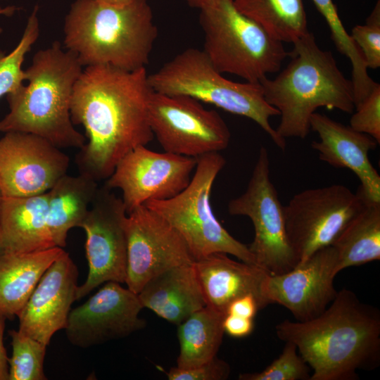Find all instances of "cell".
<instances>
[{
    "label": "cell",
    "instance_id": "14",
    "mask_svg": "<svg viewBox=\"0 0 380 380\" xmlns=\"http://www.w3.org/2000/svg\"><path fill=\"white\" fill-rule=\"evenodd\" d=\"M125 228L127 247L125 284L135 293L160 272L195 261L178 232L145 205L127 214Z\"/></svg>",
    "mask_w": 380,
    "mask_h": 380
},
{
    "label": "cell",
    "instance_id": "16",
    "mask_svg": "<svg viewBox=\"0 0 380 380\" xmlns=\"http://www.w3.org/2000/svg\"><path fill=\"white\" fill-rule=\"evenodd\" d=\"M138 294L108 281L83 304L70 310L65 334L70 343L87 348L122 338L146 327Z\"/></svg>",
    "mask_w": 380,
    "mask_h": 380
},
{
    "label": "cell",
    "instance_id": "33",
    "mask_svg": "<svg viewBox=\"0 0 380 380\" xmlns=\"http://www.w3.org/2000/svg\"><path fill=\"white\" fill-rule=\"evenodd\" d=\"M350 120L354 130L372 137L380 142V84L377 82L369 95L355 108Z\"/></svg>",
    "mask_w": 380,
    "mask_h": 380
},
{
    "label": "cell",
    "instance_id": "29",
    "mask_svg": "<svg viewBox=\"0 0 380 380\" xmlns=\"http://www.w3.org/2000/svg\"><path fill=\"white\" fill-rule=\"evenodd\" d=\"M38 6L29 16L18 44L8 53L0 51V99L20 88L26 81L23 63L39 36Z\"/></svg>",
    "mask_w": 380,
    "mask_h": 380
},
{
    "label": "cell",
    "instance_id": "23",
    "mask_svg": "<svg viewBox=\"0 0 380 380\" xmlns=\"http://www.w3.org/2000/svg\"><path fill=\"white\" fill-rule=\"evenodd\" d=\"M64 251L53 247L0 255V314L9 319L18 317L44 273Z\"/></svg>",
    "mask_w": 380,
    "mask_h": 380
},
{
    "label": "cell",
    "instance_id": "26",
    "mask_svg": "<svg viewBox=\"0 0 380 380\" xmlns=\"http://www.w3.org/2000/svg\"><path fill=\"white\" fill-rule=\"evenodd\" d=\"M225 315L207 306L196 310L178 324L179 368H189L217 356L224 335Z\"/></svg>",
    "mask_w": 380,
    "mask_h": 380
},
{
    "label": "cell",
    "instance_id": "30",
    "mask_svg": "<svg viewBox=\"0 0 380 380\" xmlns=\"http://www.w3.org/2000/svg\"><path fill=\"white\" fill-rule=\"evenodd\" d=\"M12 354L8 357V380H46L45 344L18 330H10Z\"/></svg>",
    "mask_w": 380,
    "mask_h": 380
},
{
    "label": "cell",
    "instance_id": "15",
    "mask_svg": "<svg viewBox=\"0 0 380 380\" xmlns=\"http://www.w3.org/2000/svg\"><path fill=\"white\" fill-rule=\"evenodd\" d=\"M70 158L46 139L20 132L0 139V192L27 197L49 191L67 174Z\"/></svg>",
    "mask_w": 380,
    "mask_h": 380
},
{
    "label": "cell",
    "instance_id": "17",
    "mask_svg": "<svg viewBox=\"0 0 380 380\" xmlns=\"http://www.w3.org/2000/svg\"><path fill=\"white\" fill-rule=\"evenodd\" d=\"M337 256L332 246L322 248L293 270L268 276L265 296L268 304L287 308L296 321L321 315L335 298Z\"/></svg>",
    "mask_w": 380,
    "mask_h": 380
},
{
    "label": "cell",
    "instance_id": "7",
    "mask_svg": "<svg viewBox=\"0 0 380 380\" xmlns=\"http://www.w3.org/2000/svg\"><path fill=\"white\" fill-rule=\"evenodd\" d=\"M200 11L203 51L220 73L260 82L280 70L289 56L283 43L240 13L233 0H220Z\"/></svg>",
    "mask_w": 380,
    "mask_h": 380
},
{
    "label": "cell",
    "instance_id": "21",
    "mask_svg": "<svg viewBox=\"0 0 380 380\" xmlns=\"http://www.w3.org/2000/svg\"><path fill=\"white\" fill-rule=\"evenodd\" d=\"M137 294L143 308L177 325L205 306L194 262L160 272Z\"/></svg>",
    "mask_w": 380,
    "mask_h": 380
},
{
    "label": "cell",
    "instance_id": "12",
    "mask_svg": "<svg viewBox=\"0 0 380 380\" xmlns=\"http://www.w3.org/2000/svg\"><path fill=\"white\" fill-rule=\"evenodd\" d=\"M127 215L121 198L104 185L97 191L80 224L86 234L88 262L86 280L78 286L76 300L108 281L125 283L127 247L125 223Z\"/></svg>",
    "mask_w": 380,
    "mask_h": 380
},
{
    "label": "cell",
    "instance_id": "34",
    "mask_svg": "<svg viewBox=\"0 0 380 380\" xmlns=\"http://www.w3.org/2000/svg\"><path fill=\"white\" fill-rule=\"evenodd\" d=\"M231 372L230 366L217 356L189 368L172 367L167 373L169 380H225Z\"/></svg>",
    "mask_w": 380,
    "mask_h": 380
},
{
    "label": "cell",
    "instance_id": "10",
    "mask_svg": "<svg viewBox=\"0 0 380 380\" xmlns=\"http://www.w3.org/2000/svg\"><path fill=\"white\" fill-rule=\"evenodd\" d=\"M365 203L359 191L355 194L343 184L295 194L283 209L287 238L298 263L331 246Z\"/></svg>",
    "mask_w": 380,
    "mask_h": 380
},
{
    "label": "cell",
    "instance_id": "42",
    "mask_svg": "<svg viewBox=\"0 0 380 380\" xmlns=\"http://www.w3.org/2000/svg\"><path fill=\"white\" fill-rule=\"evenodd\" d=\"M0 1H2V0H0ZM4 1H6V0H4Z\"/></svg>",
    "mask_w": 380,
    "mask_h": 380
},
{
    "label": "cell",
    "instance_id": "9",
    "mask_svg": "<svg viewBox=\"0 0 380 380\" xmlns=\"http://www.w3.org/2000/svg\"><path fill=\"white\" fill-rule=\"evenodd\" d=\"M283 208L270 179L267 151L261 146L245 191L229 202L228 212L251 220L254 239L249 251L271 275L286 273L298 263L287 238Z\"/></svg>",
    "mask_w": 380,
    "mask_h": 380
},
{
    "label": "cell",
    "instance_id": "6",
    "mask_svg": "<svg viewBox=\"0 0 380 380\" xmlns=\"http://www.w3.org/2000/svg\"><path fill=\"white\" fill-rule=\"evenodd\" d=\"M152 89L168 95L186 96L257 123L282 151L286 139L270 122L279 113L265 100L260 82H236L222 76L203 50L189 48L148 75Z\"/></svg>",
    "mask_w": 380,
    "mask_h": 380
},
{
    "label": "cell",
    "instance_id": "32",
    "mask_svg": "<svg viewBox=\"0 0 380 380\" xmlns=\"http://www.w3.org/2000/svg\"><path fill=\"white\" fill-rule=\"evenodd\" d=\"M358 46L367 68L380 67V1L378 0L364 25L353 27L350 34Z\"/></svg>",
    "mask_w": 380,
    "mask_h": 380
},
{
    "label": "cell",
    "instance_id": "35",
    "mask_svg": "<svg viewBox=\"0 0 380 380\" xmlns=\"http://www.w3.org/2000/svg\"><path fill=\"white\" fill-rule=\"evenodd\" d=\"M254 328L253 319L227 314L223 319L224 331L234 338L248 336Z\"/></svg>",
    "mask_w": 380,
    "mask_h": 380
},
{
    "label": "cell",
    "instance_id": "24",
    "mask_svg": "<svg viewBox=\"0 0 380 380\" xmlns=\"http://www.w3.org/2000/svg\"><path fill=\"white\" fill-rule=\"evenodd\" d=\"M98 189L97 181L80 173L66 174L47 191L48 225L56 247H65L69 230L80 227Z\"/></svg>",
    "mask_w": 380,
    "mask_h": 380
},
{
    "label": "cell",
    "instance_id": "18",
    "mask_svg": "<svg viewBox=\"0 0 380 380\" xmlns=\"http://www.w3.org/2000/svg\"><path fill=\"white\" fill-rule=\"evenodd\" d=\"M77 279V267L64 251L44 273L18 315V330L48 346L53 335L66 326Z\"/></svg>",
    "mask_w": 380,
    "mask_h": 380
},
{
    "label": "cell",
    "instance_id": "37",
    "mask_svg": "<svg viewBox=\"0 0 380 380\" xmlns=\"http://www.w3.org/2000/svg\"><path fill=\"white\" fill-rule=\"evenodd\" d=\"M6 317L0 314V380H8V357L4 343Z\"/></svg>",
    "mask_w": 380,
    "mask_h": 380
},
{
    "label": "cell",
    "instance_id": "11",
    "mask_svg": "<svg viewBox=\"0 0 380 380\" xmlns=\"http://www.w3.org/2000/svg\"><path fill=\"white\" fill-rule=\"evenodd\" d=\"M149 125L164 151L197 158L220 152L229 144V129L214 110L186 96L153 91L148 104Z\"/></svg>",
    "mask_w": 380,
    "mask_h": 380
},
{
    "label": "cell",
    "instance_id": "40",
    "mask_svg": "<svg viewBox=\"0 0 380 380\" xmlns=\"http://www.w3.org/2000/svg\"><path fill=\"white\" fill-rule=\"evenodd\" d=\"M106 4L113 5H123L129 3L132 0H100Z\"/></svg>",
    "mask_w": 380,
    "mask_h": 380
},
{
    "label": "cell",
    "instance_id": "31",
    "mask_svg": "<svg viewBox=\"0 0 380 380\" xmlns=\"http://www.w3.org/2000/svg\"><path fill=\"white\" fill-rule=\"evenodd\" d=\"M280 355L260 372L243 373L240 380H310L311 369L296 345L286 341Z\"/></svg>",
    "mask_w": 380,
    "mask_h": 380
},
{
    "label": "cell",
    "instance_id": "5",
    "mask_svg": "<svg viewBox=\"0 0 380 380\" xmlns=\"http://www.w3.org/2000/svg\"><path fill=\"white\" fill-rule=\"evenodd\" d=\"M288 65L274 78L260 80L266 101L278 110L277 134L305 139L310 120L317 108L355 111L352 81L338 68L333 54L322 49L308 32L293 43Z\"/></svg>",
    "mask_w": 380,
    "mask_h": 380
},
{
    "label": "cell",
    "instance_id": "22",
    "mask_svg": "<svg viewBox=\"0 0 380 380\" xmlns=\"http://www.w3.org/2000/svg\"><path fill=\"white\" fill-rule=\"evenodd\" d=\"M47 192L27 197L2 196L0 224L3 253L56 247L47 220Z\"/></svg>",
    "mask_w": 380,
    "mask_h": 380
},
{
    "label": "cell",
    "instance_id": "41",
    "mask_svg": "<svg viewBox=\"0 0 380 380\" xmlns=\"http://www.w3.org/2000/svg\"><path fill=\"white\" fill-rule=\"evenodd\" d=\"M2 195L0 192V208H1V202ZM3 253L2 243H1V224H0V255Z\"/></svg>",
    "mask_w": 380,
    "mask_h": 380
},
{
    "label": "cell",
    "instance_id": "8",
    "mask_svg": "<svg viewBox=\"0 0 380 380\" xmlns=\"http://www.w3.org/2000/svg\"><path fill=\"white\" fill-rule=\"evenodd\" d=\"M196 159L191 179L184 189L171 198L150 201L144 205L178 232L195 260L212 253H224L257 265L248 246L222 227L211 207L212 188L226 163L224 158L220 152H212Z\"/></svg>",
    "mask_w": 380,
    "mask_h": 380
},
{
    "label": "cell",
    "instance_id": "39",
    "mask_svg": "<svg viewBox=\"0 0 380 380\" xmlns=\"http://www.w3.org/2000/svg\"><path fill=\"white\" fill-rule=\"evenodd\" d=\"M19 9L15 6H8L6 7L0 6V15L11 16Z\"/></svg>",
    "mask_w": 380,
    "mask_h": 380
},
{
    "label": "cell",
    "instance_id": "4",
    "mask_svg": "<svg viewBox=\"0 0 380 380\" xmlns=\"http://www.w3.org/2000/svg\"><path fill=\"white\" fill-rule=\"evenodd\" d=\"M82 68L58 41L36 52L25 70L27 84L6 96L9 112L0 132L31 133L60 148H82L86 138L71 120L70 101Z\"/></svg>",
    "mask_w": 380,
    "mask_h": 380
},
{
    "label": "cell",
    "instance_id": "28",
    "mask_svg": "<svg viewBox=\"0 0 380 380\" xmlns=\"http://www.w3.org/2000/svg\"><path fill=\"white\" fill-rule=\"evenodd\" d=\"M324 18L330 30L331 38L337 49L352 65V82L357 89H362L372 82L367 68L358 46L345 29L333 0H312Z\"/></svg>",
    "mask_w": 380,
    "mask_h": 380
},
{
    "label": "cell",
    "instance_id": "20",
    "mask_svg": "<svg viewBox=\"0 0 380 380\" xmlns=\"http://www.w3.org/2000/svg\"><path fill=\"white\" fill-rule=\"evenodd\" d=\"M205 306L226 315L235 299L253 296L259 309L268 304L265 286L270 274L254 264L234 260L224 253H215L194 262Z\"/></svg>",
    "mask_w": 380,
    "mask_h": 380
},
{
    "label": "cell",
    "instance_id": "27",
    "mask_svg": "<svg viewBox=\"0 0 380 380\" xmlns=\"http://www.w3.org/2000/svg\"><path fill=\"white\" fill-rule=\"evenodd\" d=\"M233 4L282 43L293 44L309 32L303 0H233Z\"/></svg>",
    "mask_w": 380,
    "mask_h": 380
},
{
    "label": "cell",
    "instance_id": "13",
    "mask_svg": "<svg viewBox=\"0 0 380 380\" xmlns=\"http://www.w3.org/2000/svg\"><path fill=\"white\" fill-rule=\"evenodd\" d=\"M196 163L195 158L139 146L118 163L104 186L121 191L128 214L148 201L177 195L189 184Z\"/></svg>",
    "mask_w": 380,
    "mask_h": 380
},
{
    "label": "cell",
    "instance_id": "38",
    "mask_svg": "<svg viewBox=\"0 0 380 380\" xmlns=\"http://www.w3.org/2000/svg\"><path fill=\"white\" fill-rule=\"evenodd\" d=\"M191 6L203 9L210 6L220 0H184Z\"/></svg>",
    "mask_w": 380,
    "mask_h": 380
},
{
    "label": "cell",
    "instance_id": "19",
    "mask_svg": "<svg viewBox=\"0 0 380 380\" xmlns=\"http://www.w3.org/2000/svg\"><path fill=\"white\" fill-rule=\"evenodd\" d=\"M310 125L319 138L311 144L319 158L334 167L350 170L360 182L358 191L365 201L380 203V176L368 156L379 144L372 137L317 112L312 115Z\"/></svg>",
    "mask_w": 380,
    "mask_h": 380
},
{
    "label": "cell",
    "instance_id": "25",
    "mask_svg": "<svg viewBox=\"0 0 380 380\" xmlns=\"http://www.w3.org/2000/svg\"><path fill=\"white\" fill-rule=\"evenodd\" d=\"M337 274L352 266L380 260V203L366 202L331 245Z\"/></svg>",
    "mask_w": 380,
    "mask_h": 380
},
{
    "label": "cell",
    "instance_id": "1",
    "mask_svg": "<svg viewBox=\"0 0 380 380\" xmlns=\"http://www.w3.org/2000/svg\"><path fill=\"white\" fill-rule=\"evenodd\" d=\"M153 91L146 68L84 67L70 101L71 120L85 131L86 142L75 157L80 173L106 180L128 152L153 139L148 120Z\"/></svg>",
    "mask_w": 380,
    "mask_h": 380
},
{
    "label": "cell",
    "instance_id": "3",
    "mask_svg": "<svg viewBox=\"0 0 380 380\" xmlns=\"http://www.w3.org/2000/svg\"><path fill=\"white\" fill-rule=\"evenodd\" d=\"M158 28L147 0L113 5L75 0L63 25V46L83 67L111 65L132 71L149 61Z\"/></svg>",
    "mask_w": 380,
    "mask_h": 380
},
{
    "label": "cell",
    "instance_id": "2",
    "mask_svg": "<svg viewBox=\"0 0 380 380\" xmlns=\"http://www.w3.org/2000/svg\"><path fill=\"white\" fill-rule=\"evenodd\" d=\"M276 334L296 345L310 366V380H356L359 369L380 364V312L343 289L319 316L305 322L285 319Z\"/></svg>",
    "mask_w": 380,
    "mask_h": 380
},
{
    "label": "cell",
    "instance_id": "36",
    "mask_svg": "<svg viewBox=\"0 0 380 380\" xmlns=\"http://www.w3.org/2000/svg\"><path fill=\"white\" fill-rule=\"evenodd\" d=\"M259 310L255 298L251 295H246L233 300L227 308V314L253 319Z\"/></svg>",
    "mask_w": 380,
    "mask_h": 380
}]
</instances>
